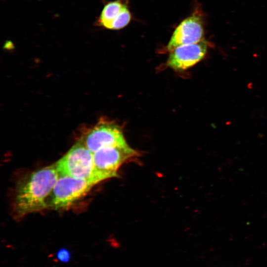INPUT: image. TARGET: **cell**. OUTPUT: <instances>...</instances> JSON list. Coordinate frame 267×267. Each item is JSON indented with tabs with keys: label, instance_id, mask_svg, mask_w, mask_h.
<instances>
[{
	"label": "cell",
	"instance_id": "6",
	"mask_svg": "<svg viewBox=\"0 0 267 267\" xmlns=\"http://www.w3.org/2000/svg\"><path fill=\"white\" fill-rule=\"evenodd\" d=\"M207 50V43L204 40L197 43L179 46L170 51L167 65L176 71L186 70L203 59Z\"/></svg>",
	"mask_w": 267,
	"mask_h": 267
},
{
	"label": "cell",
	"instance_id": "1",
	"mask_svg": "<svg viewBox=\"0 0 267 267\" xmlns=\"http://www.w3.org/2000/svg\"><path fill=\"white\" fill-rule=\"evenodd\" d=\"M58 176L54 164L25 177L16 190L14 207L16 215L23 217L46 208L47 197Z\"/></svg>",
	"mask_w": 267,
	"mask_h": 267
},
{
	"label": "cell",
	"instance_id": "2",
	"mask_svg": "<svg viewBox=\"0 0 267 267\" xmlns=\"http://www.w3.org/2000/svg\"><path fill=\"white\" fill-rule=\"evenodd\" d=\"M138 155L129 145L104 148L93 153V181L95 184L118 177L117 171L125 162Z\"/></svg>",
	"mask_w": 267,
	"mask_h": 267
},
{
	"label": "cell",
	"instance_id": "3",
	"mask_svg": "<svg viewBox=\"0 0 267 267\" xmlns=\"http://www.w3.org/2000/svg\"><path fill=\"white\" fill-rule=\"evenodd\" d=\"M59 175L93 181V153L78 141L55 164Z\"/></svg>",
	"mask_w": 267,
	"mask_h": 267
},
{
	"label": "cell",
	"instance_id": "5",
	"mask_svg": "<svg viewBox=\"0 0 267 267\" xmlns=\"http://www.w3.org/2000/svg\"><path fill=\"white\" fill-rule=\"evenodd\" d=\"M79 141L92 153L104 148L128 145L120 128L103 119L87 131Z\"/></svg>",
	"mask_w": 267,
	"mask_h": 267
},
{
	"label": "cell",
	"instance_id": "4",
	"mask_svg": "<svg viewBox=\"0 0 267 267\" xmlns=\"http://www.w3.org/2000/svg\"><path fill=\"white\" fill-rule=\"evenodd\" d=\"M94 185L89 180L59 175L46 206L56 210L67 208L87 194Z\"/></svg>",
	"mask_w": 267,
	"mask_h": 267
},
{
	"label": "cell",
	"instance_id": "10",
	"mask_svg": "<svg viewBox=\"0 0 267 267\" xmlns=\"http://www.w3.org/2000/svg\"><path fill=\"white\" fill-rule=\"evenodd\" d=\"M71 257V253L67 249L62 248L58 250L56 254V258L61 262L67 263Z\"/></svg>",
	"mask_w": 267,
	"mask_h": 267
},
{
	"label": "cell",
	"instance_id": "8",
	"mask_svg": "<svg viewBox=\"0 0 267 267\" xmlns=\"http://www.w3.org/2000/svg\"><path fill=\"white\" fill-rule=\"evenodd\" d=\"M123 5L119 0L107 3L104 6L97 20L98 25L110 29L112 23L120 13Z\"/></svg>",
	"mask_w": 267,
	"mask_h": 267
},
{
	"label": "cell",
	"instance_id": "7",
	"mask_svg": "<svg viewBox=\"0 0 267 267\" xmlns=\"http://www.w3.org/2000/svg\"><path fill=\"white\" fill-rule=\"evenodd\" d=\"M204 30L199 15L193 14L184 19L175 30L167 46L168 51L183 45L198 43L203 39Z\"/></svg>",
	"mask_w": 267,
	"mask_h": 267
},
{
	"label": "cell",
	"instance_id": "9",
	"mask_svg": "<svg viewBox=\"0 0 267 267\" xmlns=\"http://www.w3.org/2000/svg\"><path fill=\"white\" fill-rule=\"evenodd\" d=\"M131 19L130 12L126 5L124 4L120 13L112 23L110 29H121L129 23Z\"/></svg>",
	"mask_w": 267,
	"mask_h": 267
}]
</instances>
